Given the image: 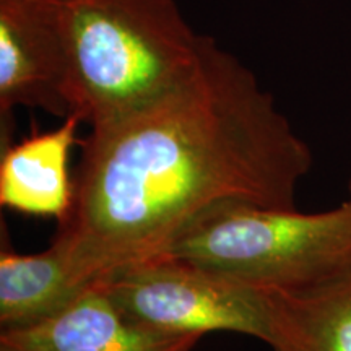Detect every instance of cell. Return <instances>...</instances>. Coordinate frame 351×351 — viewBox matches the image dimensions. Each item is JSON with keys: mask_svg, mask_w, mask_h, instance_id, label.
<instances>
[{"mask_svg": "<svg viewBox=\"0 0 351 351\" xmlns=\"http://www.w3.org/2000/svg\"><path fill=\"white\" fill-rule=\"evenodd\" d=\"M348 199H351V181H350V186H348Z\"/></svg>", "mask_w": 351, "mask_h": 351, "instance_id": "10", "label": "cell"}, {"mask_svg": "<svg viewBox=\"0 0 351 351\" xmlns=\"http://www.w3.org/2000/svg\"><path fill=\"white\" fill-rule=\"evenodd\" d=\"M69 117L59 0H0V114L15 108Z\"/></svg>", "mask_w": 351, "mask_h": 351, "instance_id": "5", "label": "cell"}, {"mask_svg": "<svg viewBox=\"0 0 351 351\" xmlns=\"http://www.w3.org/2000/svg\"><path fill=\"white\" fill-rule=\"evenodd\" d=\"M70 116L90 129L152 103L192 73L204 36L174 0H59Z\"/></svg>", "mask_w": 351, "mask_h": 351, "instance_id": "2", "label": "cell"}, {"mask_svg": "<svg viewBox=\"0 0 351 351\" xmlns=\"http://www.w3.org/2000/svg\"><path fill=\"white\" fill-rule=\"evenodd\" d=\"M202 337L153 330L122 314L96 282L47 319L0 333L7 351H192Z\"/></svg>", "mask_w": 351, "mask_h": 351, "instance_id": "6", "label": "cell"}, {"mask_svg": "<svg viewBox=\"0 0 351 351\" xmlns=\"http://www.w3.org/2000/svg\"><path fill=\"white\" fill-rule=\"evenodd\" d=\"M271 351H351V267L298 293L270 295Z\"/></svg>", "mask_w": 351, "mask_h": 351, "instance_id": "9", "label": "cell"}, {"mask_svg": "<svg viewBox=\"0 0 351 351\" xmlns=\"http://www.w3.org/2000/svg\"><path fill=\"white\" fill-rule=\"evenodd\" d=\"M0 351H7V350H0Z\"/></svg>", "mask_w": 351, "mask_h": 351, "instance_id": "11", "label": "cell"}, {"mask_svg": "<svg viewBox=\"0 0 351 351\" xmlns=\"http://www.w3.org/2000/svg\"><path fill=\"white\" fill-rule=\"evenodd\" d=\"M161 254L267 295L304 291L351 267V199L317 213L218 202L192 218Z\"/></svg>", "mask_w": 351, "mask_h": 351, "instance_id": "3", "label": "cell"}, {"mask_svg": "<svg viewBox=\"0 0 351 351\" xmlns=\"http://www.w3.org/2000/svg\"><path fill=\"white\" fill-rule=\"evenodd\" d=\"M77 116L57 129L7 145L0 160V204L33 217L65 218L72 205L69 156L77 143Z\"/></svg>", "mask_w": 351, "mask_h": 351, "instance_id": "7", "label": "cell"}, {"mask_svg": "<svg viewBox=\"0 0 351 351\" xmlns=\"http://www.w3.org/2000/svg\"><path fill=\"white\" fill-rule=\"evenodd\" d=\"M313 153L238 57L204 36L187 78L90 129L54 241L96 283L158 256L223 200L296 210Z\"/></svg>", "mask_w": 351, "mask_h": 351, "instance_id": "1", "label": "cell"}, {"mask_svg": "<svg viewBox=\"0 0 351 351\" xmlns=\"http://www.w3.org/2000/svg\"><path fill=\"white\" fill-rule=\"evenodd\" d=\"M95 285V283H93ZM91 287L73 267L62 244L52 241L46 251L0 252V326L16 328L36 324L72 302Z\"/></svg>", "mask_w": 351, "mask_h": 351, "instance_id": "8", "label": "cell"}, {"mask_svg": "<svg viewBox=\"0 0 351 351\" xmlns=\"http://www.w3.org/2000/svg\"><path fill=\"white\" fill-rule=\"evenodd\" d=\"M98 283L122 314L153 330L269 339L270 295L184 258L158 254Z\"/></svg>", "mask_w": 351, "mask_h": 351, "instance_id": "4", "label": "cell"}]
</instances>
